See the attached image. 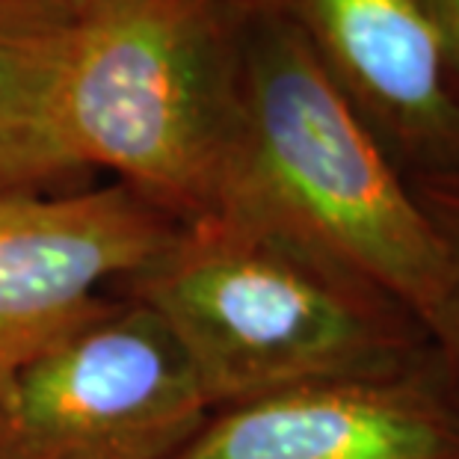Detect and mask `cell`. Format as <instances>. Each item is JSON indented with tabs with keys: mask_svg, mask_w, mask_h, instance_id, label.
<instances>
[{
	"mask_svg": "<svg viewBox=\"0 0 459 459\" xmlns=\"http://www.w3.org/2000/svg\"><path fill=\"white\" fill-rule=\"evenodd\" d=\"M178 226L122 181L0 196V397L27 365L99 317L110 290Z\"/></svg>",
	"mask_w": 459,
	"mask_h": 459,
	"instance_id": "obj_5",
	"label": "cell"
},
{
	"mask_svg": "<svg viewBox=\"0 0 459 459\" xmlns=\"http://www.w3.org/2000/svg\"><path fill=\"white\" fill-rule=\"evenodd\" d=\"M409 190L424 208L445 258V290L433 320L429 341L459 392V169L409 178Z\"/></svg>",
	"mask_w": 459,
	"mask_h": 459,
	"instance_id": "obj_9",
	"label": "cell"
},
{
	"mask_svg": "<svg viewBox=\"0 0 459 459\" xmlns=\"http://www.w3.org/2000/svg\"><path fill=\"white\" fill-rule=\"evenodd\" d=\"M281 15L400 175L459 169V104L415 0H255Z\"/></svg>",
	"mask_w": 459,
	"mask_h": 459,
	"instance_id": "obj_7",
	"label": "cell"
},
{
	"mask_svg": "<svg viewBox=\"0 0 459 459\" xmlns=\"http://www.w3.org/2000/svg\"><path fill=\"white\" fill-rule=\"evenodd\" d=\"M56 4H65V6H72L74 13H81V9H83V6H90L92 0H56Z\"/></svg>",
	"mask_w": 459,
	"mask_h": 459,
	"instance_id": "obj_11",
	"label": "cell"
},
{
	"mask_svg": "<svg viewBox=\"0 0 459 459\" xmlns=\"http://www.w3.org/2000/svg\"><path fill=\"white\" fill-rule=\"evenodd\" d=\"M213 213L258 220L324 252L429 332L445 258L424 208L302 36L255 0L240 36L238 145Z\"/></svg>",
	"mask_w": 459,
	"mask_h": 459,
	"instance_id": "obj_2",
	"label": "cell"
},
{
	"mask_svg": "<svg viewBox=\"0 0 459 459\" xmlns=\"http://www.w3.org/2000/svg\"><path fill=\"white\" fill-rule=\"evenodd\" d=\"M110 294L160 320L211 412L320 379L385 374L433 350L427 326L388 290L238 213L184 222Z\"/></svg>",
	"mask_w": 459,
	"mask_h": 459,
	"instance_id": "obj_1",
	"label": "cell"
},
{
	"mask_svg": "<svg viewBox=\"0 0 459 459\" xmlns=\"http://www.w3.org/2000/svg\"><path fill=\"white\" fill-rule=\"evenodd\" d=\"M175 459H459V392L436 347L217 409Z\"/></svg>",
	"mask_w": 459,
	"mask_h": 459,
	"instance_id": "obj_6",
	"label": "cell"
},
{
	"mask_svg": "<svg viewBox=\"0 0 459 459\" xmlns=\"http://www.w3.org/2000/svg\"><path fill=\"white\" fill-rule=\"evenodd\" d=\"M436 36L451 99L459 104V0H415Z\"/></svg>",
	"mask_w": 459,
	"mask_h": 459,
	"instance_id": "obj_10",
	"label": "cell"
},
{
	"mask_svg": "<svg viewBox=\"0 0 459 459\" xmlns=\"http://www.w3.org/2000/svg\"><path fill=\"white\" fill-rule=\"evenodd\" d=\"M208 415L160 320L113 294L0 397V459H175Z\"/></svg>",
	"mask_w": 459,
	"mask_h": 459,
	"instance_id": "obj_4",
	"label": "cell"
},
{
	"mask_svg": "<svg viewBox=\"0 0 459 459\" xmlns=\"http://www.w3.org/2000/svg\"><path fill=\"white\" fill-rule=\"evenodd\" d=\"M74 24L56 0H0V196L51 193L81 175L60 128Z\"/></svg>",
	"mask_w": 459,
	"mask_h": 459,
	"instance_id": "obj_8",
	"label": "cell"
},
{
	"mask_svg": "<svg viewBox=\"0 0 459 459\" xmlns=\"http://www.w3.org/2000/svg\"><path fill=\"white\" fill-rule=\"evenodd\" d=\"M249 0H92L77 13L63 143L175 222L220 208L240 131Z\"/></svg>",
	"mask_w": 459,
	"mask_h": 459,
	"instance_id": "obj_3",
	"label": "cell"
}]
</instances>
